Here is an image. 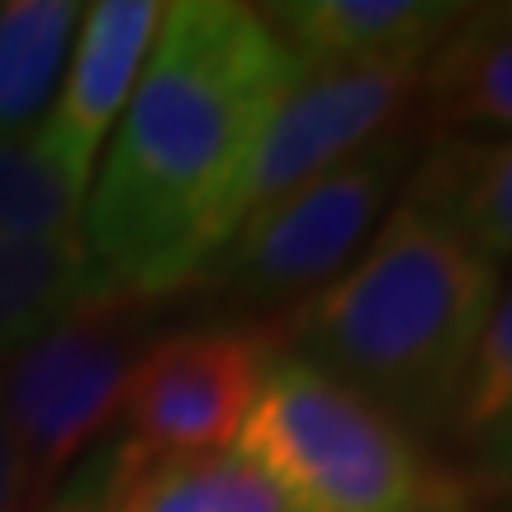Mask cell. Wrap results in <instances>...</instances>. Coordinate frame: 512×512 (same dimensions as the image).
<instances>
[{"instance_id":"cell-5","label":"cell","mask_w":512,"mask_h":512,"mask_svg":"<svg viewBox=\"0 0 512 512\" xmlns=\"http://www.w3.org/2000/svg\"><path fill=\"white\" fill-rule=\"evenodd\" d=\"M147 342L143 304L100 299L0 361V413L24 451L38 503H48L57 475L119 422Z\"/></svg>"},{"instance_id":"cell-3","label":"cell","mask_w":512,"mask_h":512,"mask_svg":"<svg viewBox=\"0 0 512 512\" xmlns=\"http://www.w3.org/2000/svg\"><path fill=\"white\" fill-rule=\"evenodd\" d=\"M233 451L256 460L299 512H465L460 484L427 460L418 437L285 351Z\"/></svg>"},{"instance_id":"cell-11","label":"cell","mask_w":512,"mask_h":512,"mask_svg":"<svg viewBox=\"0 0 512 512\" xmlns=\"http://www.w3.org/2000/svg\"><path fill=\"white\" fill-rule=\"evenodd\" d=\"M76 512H299L294 498L242 451L162 465H124L105 456L91 479L62 498Z\"/></svg>"},{"instance_id":"cell-16","label":"cell","mask_w":512,"mask_h":512,"mask_svg":"<svg viewBox=\"0 0 512 512\" xmlns=\"http://www.w3.org/2000/svg\"><path fill=\"white\" fill-rule=\"evenodd\" d=\"M81 204L86 185L57 162L38 133L0 143V242L81 233Z\"/></svg>"},{"instance_id":"cell-12","label":"cell","mask_w":512,"mask_h":512,"mask_svg":"<svg viewBox=\"0 0 512 512\" xmlns=\"http://www.w3.org/2000/svg\"><path fill=\"white\" fill-rule=\"evenodd\" d=\"M408 195L494 266L512 261V138H437L413 166Z\"/></svg>"},{"instance_id":"cell-1","label":"cell","mask_w":512,"mask_h":512,"mask_svg":"<svg viewBox=\"0 0 512 512\" xmlns=\"http://www.w3.org/2000/svg\"><path fill=\"white\" fill-rule=\"evenodd\" d=\"M290 72L261 10L166 5L81 204V242L105 290L147 304L195 285L233 228L238 181Z\"/></svg>"},{"instance_id":"cell-15","label":"cell","mask_w":512,"mask_h":512,"mask_svg":"<svg viewBox=\"0 0 512 512\" xmlns=\"http://www.w3.org/2000/svg\"><path fill=\"white\" fill-rule=\"evenodd\" d=\"M489 479H512V290L498 294L475 347V366L446 427Z\"/></svg>"},{"instance_id":"cell-13","label":"cell","mask_w":512,"mask_h":512,"mask_svg":"<svg viewBox=\"0 0 512 512\" xmlns=\"http://www.w3.org/2000/svg\"><path fill=\"white\" fill-rule=\"evenodd\" d=\"M100 299L119 294L105 290L81 233L0 242V361L34 347Z\"/></svg>"},{"instance_id":"cell-18","label":"cell","mask_w":512,"mask_h":512,"mask_svg":"<svg viewBox=\"0 0 512 512\" xmlns=\"http://www.w3.org/2000/svg\"><path fill=\"white\" fill-rule=\"evenodd\" d=\"M48 512H76V508H72V503H53V508H48Z\"/></svg>"},{"instance_id":"cell-17","label":"cell","mask_w":512,"mask_h":512,"mask_svg":"<svg viewBox=\"0 0 512 512\" xmlns=\"http://www.w3.org/2000/svg\"><path fill=\"white\" fill-rule=\"evenodd\" d=\"M34 479H29V465H24V451H19L10 422L0 413V512H38Z\"/></svg>"},{"instance_id":"cell-6","label":"cell","mask_w":512,"mask_h":512,"mask_svg":"<svg viewBox=\"0 0 512 512\" xmlns=\"http://www.w3.org/2000/svg\"><path fill=\"white\" fill-rule=\"evenodd\" d=\"M280 337L238 323H204L152 337L133 366L110 456L162 465L233 451Z\"/></svg>"},{"instance_id":"cell-4","label":"cell","mask_w":512,"mask_h":512,"mask_svg":"<svg viewBox=\"0 0 512 512\" xmlns=\"http://www.w3.org/2000/svg\"><path fill=\"white\" fill-rule=\"evenodd\" d=\"M418 166V133L394 124L323 176L242 219L195 285L233 294L242 304H299L347 271L356 247L389 209L403 176Z\"/></svg>"},{"instance_id":"cell-8","label":"cell","mask_w":512,"mask_h":512,"mask_svg":"<svg viewBox=\"0 0 512 512\" xmlns=\"http://www.w3.org/2000/svg\"><path fill=\"white\" fill-rule=\"evenodd\" d=\"M162 19V0H100L81 10L72 53L48 105V119L38 124V138L86 190H91L100 147L110 143L128 95L143 76Z\"/></svg>"},{"instance_id":"cell-2","label":"cell","mask_w":512,"mask_h":512,"mask_svg":"<svg viewBox=\"0 0 512 512\" xmlns=\"http://www.w3.org/2000/svg\"><path fill=\"white\" fill-rule=\"evenodd\" d=\"M498 294L494 261L403 195L366 252L294 304L290 356L422 441L456 418Z\"/></svg>"},{"instance_id":"cell-9","label":"cell","mask_w":512,"mask_h":512,"mask_svg":"<svg viewBox=\"0 0 512 512\" xmlns=\"http://www.w3.org/2000/svg\"><path fill=\"white\" fill-rule=\"evenodd\" d=\"M460 15L465 5L441 0H290L261 10L285 53L309 67H422Z\"/></svg>"},{"instance_id":"cell-10","label":"cell","mask_w":512,"mask_h":512,"mask_svg":"<svg viewBox=\"0 0 512 512\" xmlns=\"http://www.w3.org/2000/svg\"><path fill=\"white\" fill-rule=\"evenodd\" d=\"M432 138H512V5H465L418 72Z\"/></svg>"},{"instance_id":"cell-7","label":"cell","mask_w":512,"mask_h":512,"mask_svg":"<svg viewBox=\"0 0 512 512\" xmlns=\"http://www.w3.org/2000/svg\"><path fill=\"white\" fill-rule=\"evenodd\" d=\"M422 67H309L294 62L285 91L266 114L233 195V228L256 209L323 176L351 152L399 124L418 95ZM228 228V233H233Z\"/></svg>"},{"instance_id":"cell-14","label":"cell","mask_w":512,"mask_h":512,"mask_svg":"<svg viewBox=\"0 0 512 512\" xmlns=\"http://www.w3.org/2000/svg\"><path fill=\"white\" fill-rule=\"evenodd\" d=\"M81 10L72 0H0V143L48 119Z\"/></svg>"}]
</instances>
